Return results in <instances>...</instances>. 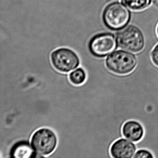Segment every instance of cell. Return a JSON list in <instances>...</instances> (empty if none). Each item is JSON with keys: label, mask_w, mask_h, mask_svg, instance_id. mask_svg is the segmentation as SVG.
Instances as JSON below:
<instances>
[{"label": "cell", "mask_w": 158, "mask_h": 158, "mask_svg": "<svg viewBox=\"0 0 158 158\" xmlns=\"http://www.w3.org/2000/svg\"><path fill=\"white\" fill-rule=\"evenodd\" d=\"M131 16V12L126 6L118 2H114L105 7L102 19L108 28L119 31L126 27L130 22Z\"/></svg>", "instance_id": "1"}, {"label": "cell", "mask_w": 158, "mask_h": 158, "mask_svg": "<svg viewBox=\"0 0 158 158\" xmlns=\"http://www.w3.org/2000/svg\"><path fill=\"white\" fill-rule=\"evenodd\" d=\"M106 67L115 74L125 75L132 73L137 64L135 54L127 51H115L111 53L105 61Z\"/></svg>", "instance_id": "2"}, {"label": "cell", "mask_w": 158, "mask_h": 158, "mask_svg": "<svg viewBox=\"0 0 158 158\" xmlns=\"http://www.w3.org/2000/svg\"><path fill=\"white\" fill-rule=\"evenodd\" d=\"M116 38L119 48L133 53L140 52L145 46V38L142 31L132 25L122 29L117 33Z\"/></svg>", "instance_id": "3"}, {"label": "cell", "mask_w": 158, "mask_h": 158, "mask_svg": "<svg viewBox=\"0 0 158 158\" xmlns=\"http://www.w3.org/2000/svg\"><path fill=\"white\" fill-rule=\"evenodd\" d=\"M31 143L36 153L40 156H48L55 150L58 144V139L52 130L42 128L33 134Z\"/></svg>", "instance_id": "4"}, {"label": "cell", "mask_w": 158, "mask_h": 158, "mask_svg": "<svg viewBox=\"0 0 158 158\" xmlns=\"http://www.w3.org/2000/svg\"><path fill=\"white\" fill-rule=\"evenodd\" d=\"M51 59L53 67L61 73H69L80 64V60L77 54L66 48L54 51L52 53Z\"/></svg>", "instance_id": "5"}, {"label": "cell", "mask_w": 158, "mask_h": 158, "mask_svg": "<svg viewBox=\"0 0 158 158\" xmlns=\"http://www.w3.org/2000/svg\"><path fill=\"white\" fill-rule=\"evenodd\" d=\"M117 44L116 38L113 34L103 33L94 36L89 45L90 53L98 58H103L116 49Z\"/></svg>", "instance_id": "6"}, {"label": "cell", "mask_w": 158, "mask_h": 158, "mask_svg": "<svg viewBox=\"0 0 158 158\" xmlns=\"http://www.w3.org/2000/svg\"><path fill=\"white\" fill-rule=\"evenodd\" d=\"M135 144L126 139L121 138L114 141L110 148V153L113 158H131L135 153Z\"/></svg>", "instance_id": "7"}, {"label": "cell", "mask_w": 158, "mask_h": 158, "mask_svg": "<svg viewBox=\"0 0 158 158\" xmlns=\"http://www.w3.org/2000/svg\"><path fill=\"white\" fill-rule=\"evenodd\" d=\"M122 134L124 137L134 142L140 141L144 135V129L142 125L136 121L126 122L122 127Z\"/></svg>", "instance_id": "8"}, {"label": "cell", "mask_w": 158, "mask_h": 158, "mask_svg": "<svg viewBox=\"0 0 158 158\" xmlns=\"http://www.w3.org/2000/svg\"><path fill=\"white\" fill-rule=\"evenodd\" d=\"M33 147L26 141H21L15 144L10 151V155L14 158H29L35 157V152Z\"/></svg>", "instance_id": "9"}, {"label": "cell", "mask_w": 158, "mask_h": 158, "mask_svg": "<svg viewBox=\"0 0 158 158\" xmlns=\"http://www.w3.org/2000/svg\"><path fill=\"white\" fill-rule=\"evenodd\" d=\"M123 4L128 9L135 11H139L148 8L152 0H121Z\"/></svg>", "instance_id": "10"}, {"label": "cell", "mask_w": 158, "mask_h": 158, "mask_svg": "<svg viewBox=\"0 0 158 158\" xmlns=\"http://www.w3.org/2000/svg\"><path fill=\"white\" fill-rule=\"evenodd\" d=\"M70 82L76 85H82L86 79V73L83 68H78L69 75Z\"/></svg>", "instance_id": "11"}, {"label": "cell", "mask_w": 158, "mask_h": 158, "mask_svg": "<svg viewBox=\"0 0 158 158\" xmlns=\"http://www.w3.org/2000/svg\"><path fill=\"white\" fill-rule=\"evenodd\" d=\"M133 157L135 158H152L154 156L149 151L140 149L136 152Z\"/></svg>", "instance_id": "12"}, {"label": "cell", "mask_w": 158, "mask_h": 158, "mask_svg": "<svg viewBox=\"0 0 158 158\" xmlns=\"http://www.w3.org/2000/svg\"><path fill=\"white\" fill-rule=\"evenodd\" d=\"M151 59L154 65L158 67V44L153 48L152 51Z\"/></svg>", "instance_id": "13"}, {"label": "cell", "mask_w": 158, "mask_h": 158, "mask_svg": "<svg viewBox=\"0 0 158 158\" xmlns=\"http://www.w3.org/2000/svg\"><path fill=\"white\" fill-rule=\"evenodd\" d=\"M152 2L154 6L158 8V0H152Z\"/></svg>", "instance_id": "14"}, {"label": "cell", "mask_w": 158, "mask_h": 158, "mask_svg": "<svg viewBox=\"0 0 158 158\" xmlns=\"http://www.w3.org/2000/svg\"><path fill=\"white\" fill-rule=\"evenodd\" d=\"M156 33H157V36L158 37V24L157 26V28H156Z\"/></svg>", "instance_id": "15"}]
</instances>
